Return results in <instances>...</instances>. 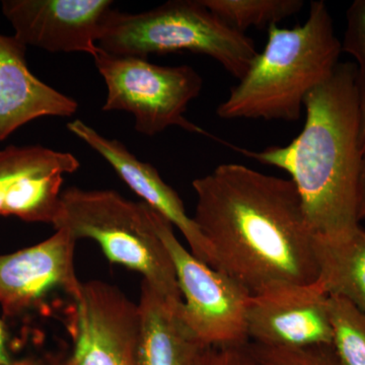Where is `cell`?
I'll list each match as a JSON object with an SVG mask.
<instances>
[{"label":"cell","mask_w":365,"mask_h":365,"mask_svg":"<svg viewBox=\"0 0 365 365\" xmlns=\"http://www.w3.org/2000/svg\"><path fill=\"white\" fill-rule=\"evenodd\" d=\"M192 186V218L210 246L216 270L252 295L318 280L316 237L290 180L223 163Z\"/></svg>","instance_id":"cell-1"},{"label":"cell","mask_w":365,"mask_h":365,"mask_svg":"<svg viewBox=\"0 0 365 365\" xmlns=\"http://www.w3.org/2000/svg\"><path fill=\"white\" fill-rule=\"evenodd\" d=\"M357 66L339 63L304 98L306 122L292 143L261 151L235 148L246 157L289 175L314 237L349 239L361 230L359 185L364 153L359 144Z\"/></svg>","instance_id":"cell-2"},{"label":"cell","mask_w":365,"mask_h":365,"mask_svg":"<svg viewBox=\"0 0 365 365\" xmlns=\"http://www.w3.org/2000/svg\"><path fill=\"white\" fill-rule=\"evenodd\" d=\"M341 52L325 1H312L302 25L268 29L265 48L218 106V117L297 121L307 93L330 78Z\"/></svg>","instance_id":"cell-3"},{"label":"cell","mask_w":365,"mask_h":365,"mask_svg":"<svg viewBox=\"0 0 365 365\" xmlns=\"http://www.w3.org/2000/svg\"><path fill=\"white\" fill-rule=\"evenodd\" d=\"M53 227L98 242L111 263L135 270L174 311L182 304L176 272L153 218V208L115 190L71 187L62 191Z\"/></svg>","instance_id":"cell-4"},{"label":"cell","mask_w":365,"mask_h":365,"mask_svg":"<svg viewBox=\"0 0 365 365\" xmlns=\"http://www.w3.org/2000/svg\"><path fill=\"white\" fill-rule=\"evenodd\" d=\"M98 46L110 54L144 59L181 51L207 55L239 81L258 54L251 38L223 23L202 0H172L136 14L112 9Z\"/></svg>","instance_id":"cell-5"},{"label":"cell","mask_w":365,"mask_h":365,"mask_svg":"<svg viewBox=\"0 0 365 365\" xmlns=\"http://www.w3.org/2000/svg\"><path fill=\"white\" fill-rule=\"evenodd\" d=\"M93 60L107 86L105 112L130 113L136 131L145 136L178 126L213 137L184 117L190 102L198 97L203 86L202 78L193 67L160 66L148 59L103 50Z\"/></svg>","instance_id":"cell-6"},{"label":"cell","mask_w":365,"mask_h":365,"mask_svg":"<svg viewBox=\"0 0 365 365\" xmlns=\"http://www.w3.org/2000/svg\"><path fill=\"white\" fill-rule=\"evenodd\" d=\"M153 218L176 272L182 299L178 316L194 339L202 347L248 344L246 317L252 294L196 258L178 241L172 223L153 209Z\"/></svg>","instance_id":"cell-7"},{"label":"cell","mask_w":365,"mask_h":365,"mask_svg":"<svg viewBox=\"0 0 365 365\" xmlns=\"http://www.w3.org/2000/svg\"><path fill=\"white\" fill-rule=\"evenodd\" d=\"M72 302L71 348L47 353L45 365H141L138 304L100 280L83 283Z\"/></svg>","instance_id":"cell-8"},{"label":"cell","mask_w":365,"mask_h":365,"mask_svg":"<svg viewBox=\"0 0 365 365\" xmlns=\"http://www.w3.org/2000/svg\"><path fill=\"white\" fill-rule=\"evenodd\" d=\"M76 242L66 230L59 228L40 244L0 255V307L4 321L41 311L56 290H63L72 299L78 297L83 282L74 267Z\"/></svg>","instance_id":"cell-9"},{"label":"cell","mask_w":365,"mask_h":365,"mask_svg":"<svg viewBox=\"0 0 365 365\" xmlns=\"http://www.w3.org/2000/svg\"><path fill=\"white\" fill-rule=\"evenodd\" d=\"M329 297L319 280L252 295L246 317L250 342L278 348L331 346Z\"/></svg>","instance_id":"cell-10"},{"label":"cell","mask_w":365,"mask_h":365,"mask_svg":"<svg viewBox=\"0 0 365 365\" xmlns=\"http://www.w3.org/2000/svg\"><path fill=\"white\" fill-rule=\"evenodd\" d=\"M81 163L66 151L41 145H9L0 150V215L54 225L64 176Z\"/></svg>","instance_id":"cell-11"},{"label":"cell","mask_w":365,"mask_h":365,"mask_svg":"<svg viewBox=\"0 0 365 365\" xmlns=\"http://www.w3.org/2000/svg\"><path fill=\"white\" fill-rule=\"evenodd\" d=\"M111 0H4L2 14L14 37L51 53L83 52L95 57Z\"/></svg>","instance_id":"cell-12"},{"label":"cell","mask_w":365,"mask_h":365,"mask_svg":"<svg viewBox=\"0 0 365 365\" xmlns=\"http://www.w3.org/2000/svg\"><path fill=\"white\" fill-rule=\"evenodd\" d=\"M67 129L88 144L111 165L120 179L143 199V202L179 228L188 242L191 253L212 267L213 255L193 218L187 215L184 203L176 191L160 177V173L148 163L137 158L123 143L109 139L81 121L73 120Z\"/></svg>","instance_id":"cell-13"},{"label":"cell","mask_w":365,"mask_h":365,"mask_svg":"<svg viewBox=\"0 0 365 365\" xmlns=\"http://www.w3.org/2000/svg\"><path fill=\"white\" fill-rule=\"evenodd\" d=\"M26 48L14 36L0 34V141L34 120L71 117L78 109L74 98L34 76Z\"/></svg>","instance_id":"cell-14"},{"label":"cell","mask_w":365,"mask_h":365,"mask_svg":"<svg viewBox=\"0 0 365 365\" xmlns=\"http://www.w3.org/2000/svg\"><path fill=\"white\" fill-rule=\"evenodd\" d=\"M137 304L141 365H195L202 346L190 334L178 312L146 281L141 284Z\"/></svg>","instance_id":"cell-15"},{"label":"cell","mask_w":365,"mask_h":365,"mask_svg":"<svg viewBox=\"0 0 365 365\" xmlns=\"http://www.w3.org/2000/svg\"><path fill=\"white\" fill-rule=\"evenodd\" d=\"M319 282L365 314V230L349 239L327 242L316 237Z\"/></svg>","instance_id":"cell-16"},{"label":"cell","mask_w":365,"mask_h":365,"mask_svg":"<svg viewBox=\"0 0 365 365\" xmlns=\"http://www.w3.org/2000/svg\"><path fill=\"white\" fill-rule=\"evenodd\" d=\"M204 6L230 28L245 34L249 28H270L299 13L302 0H202Z\"/></svg>","instance_id":"cell-17"},{"label":"cell","mask_w":365,"mask_h":365,"mask_svg":"<svg viewBox=\"0 0 365 365\" xmlns=\"http://www.w3.org/2000/svg\"><path fill=\"white\" fill-rule=\"evenodd\" d=\"M332 348L337 365H365V314L343 297H329Z\"/></svg>","instance_id":"cell-18"},{"label":"cell","mask_w":365,"mask_h":365,"mask_svg":"<svg viewBox=\"0 0 365 365\" xmlns=\"http://www.w3.org/2000/svg\"><path fill=\"white\" fill-rule=\"evenodd\" d=\"M248 348L257 365H337L331 346L278 348L249 342Z\"/></svg>","instance_id":"cell-19"},{"label":"cell","mask_w":365,"mask_h":365,"mask_svg":"<svg viewBox=\"0 0 365 365\" xmlns=\"http://www.w3.org/2000/svg\"><path fill=\"white\" fill-rule=\"evenodd\" d=\"M342 52L351 55L359 71H365V0H355L346 13Z\"/></svg>","instance_id":"cell-20"},{"label":"cell","mask_w":365,"mask_h":365,"mask_svg":"<svg viewBox=\"0 0 365 365\" xmlns=\"http://www.w3.org/2000/svg\"><path fill=\"white\" fill-rule=\"evenodd\" d=\"M248 344L240 347H202L195 365H257Z\"/></svg>","instance_id":"cell-21"},{"label":"cell","mask_w":365,"mask_h":365,"mask_svg":"<svg viewBox=\"0 0 365 365\" xmlns=\"http://www.w3.org/2000/svg\"><path fill=\"white\" fill-rule=\"evenodd\" d=\"M24 340L14 337L6 321L0 318V365H45L43 357H16Z\"/></svg>","instance_id":"cell-22"},{"label":"cell","mask_w":365,"mask_h":365,"mask_svg":"<svg viewBox=\"0 0 365 365\" xmlns=\"http://www.w3.org/2000/svg\"><path fill=\"white\" fill-rule=\"evenodd\" d=\"M357 109H359V144L365 155V71L357 69Z\"/></svg>","instance_id":"cell-23"},{"label":"cell","mask_w":365,"mask_h":365,"mask_svg":"<svg viewBox=\"0 0 365 365\" xmlns=\"http://www.w3.org/2000/svg\"><path fill=\"white\" fill-rule=\"evenodd\" d=\"M359 218L360 222L365 220V155L362 160L361 172H360L359 185Z\"/></svg>","instance_id":"cell-24"}]
</instances>
